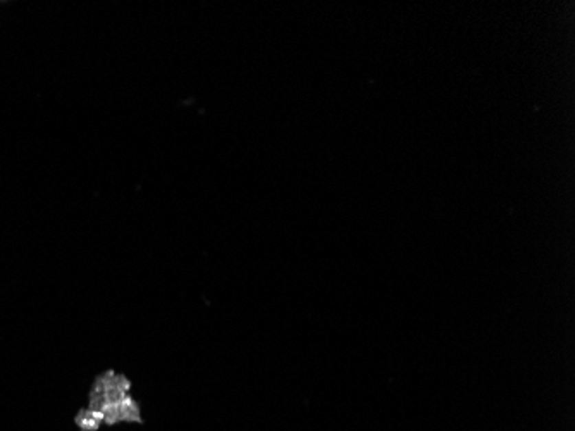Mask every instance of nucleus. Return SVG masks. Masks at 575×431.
I'll list each match as a JSON object with an SVG mask.
<instances>
[{
    "instance_id": "2",
    "label": "nucleus",
    "mask_w": 575,
    "mask_h": 431,
    "mask_svg": "<svg viewBox=\"0 0 575 431\" xmlns=\"http://www.w3.org/2000/svg\"><path fill=\"white\" fill-rule=\"evenodd\" d=\"M102 414H104L105 426H117L121 423L143 424L142 406H139V402L131 393L119 400V402H114L105 407Z\"/></svg>"
},
{
    "instance_id": "1",
    "label": "nucleus",
    "mask_w": 575,
    "mask_h": 431,
    "mask_svg": "<svg viewBox=\"0 0 575 431\" xmlns=\"http://www.w3.org/2000/svg\"><path fill=\"white\" fill-rule=\"evenodd\" d=\"M131 386L133 383L124 375H117L115 371L109 369L95 378L90 388V395H88V407L102 412L107 406L119 402L126 395H129Z\"/></svg>"
},
{
    "instance_id": "3",
    "label": "nucleus",
    "mask_w": 575,
    "mask_h": 431,
    "mask_svg": "<svg viewBox=\"0 0 575 431\" xmlns=\"http://www.w3.org/2000/svg\"><path fill=\"white\" fill-rule=\"evenodd\" d=\"M74 424L80 431H98L102 426H105L104 414L100 410L84 407V409L78 410V414L74 416Z\"/></svg>"
}]
</instances>
